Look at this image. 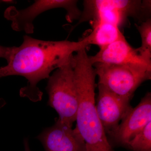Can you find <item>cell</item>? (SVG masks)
Returning a JSON list of instances; mask_svg holds the SVG:
<instances>
[{
  "label": "cell",
  "mask_w": 151,
  "mask_h": 151,
  "mask_svg": "<svg viewBox=\"0 0 151 151\" xmlns=\"http://www.w3.org/2000/svg\"><path fill=\"white\" fill-rule=\"evenodd\" d=\"M87 46L83 38L77 42L53 41L24 35L22 44L14 46L7 65L0 68V78L10 76L24 77L27 84L21 89V96L37 102L42 95L38 83L48 79L52 71L69 62L74 52Z\"/></svg>",
  "instance_id": "6da1fadb"
},
{
  "label": "cell",
  "mask_w": 151,
  "mask_h": 151,
  "mask_svg": "<svg viewBox=\"0 0 151 151\" xmlns=\"http://www.w3.org/2000/svg\"><path fill=\"white\" fill-rule=\"evenodd\" d=\"M78 97L76 127L87 151H114L96 111L95 78L93 64L86 48L80 50L71 59Z\"/></svg>",
  "instance_id": "7a4b0ae2"
},
{
  "label": "cell",
  "mask_w": 151,
  "mask_h": 151,
  "mask_svg": "<svg viewBox=\"0 0 151 151\" xmlns=\"http://www.w3.org/2000/svg\"><path fill=\"white\" fill-rule=\"evenodd\" d=\"M78 22L70 29L84 22L91 24L108 23L119 28L127 23L129 18L139 22L150 18L151 1L149 0H86Z\"/></svg>",
  "instance_id": "3957f363"
},
{
  "label": "cell",
  "mask_w": 151,
  "mask_h": 151,
  "mask_svg": "<svg viewBox=\"0 0 151 151\" xmlns=\"http://www.w3.org/2000/svg\"><path fill=\"white\" fill-rule=\"evenodd\" d=\"M71 58L49 77L46 90L47 105L56 111L60 122L72 127L76 121L78 103Z\"/></svg>",
  "instance_id": "277c9868"
},
{
  "label": "cell",
  "mask_w": 151,
  "mask_h": 151,
  "mask_svg": "<svg viewBox=\"0 0 151 151\" xmlns=\"http://www.w3.org/2000/svg\"><path fill=\"white\" fill-rule=\"evenodd\" d=\"M93 65L98 77L97 84L120 96L133 97L141 84L151 78V68L143 65L100 63Z\"/></svg>",
  "instance_id": "5b68a950"
},
{
  "label": "cell",
  "mask_w": 151,
  "mask_h": 151,
  "mask_svg": "<svg viewBox=\"0 0 151 151\" xmlns=\"http://www.w3.org/2000/svg\"><path fill=\"white\" fill-rule=\"evenodd\" d=\"M74 0H37L27 8L18 10L14 6L6 9L4 17L12 22V27L16 31H24L28 34L34 32V21L40 14L52 9L62 8L66 11V19L71 23L78 19L81 11Z\"/></svg>",
  "instance_id": "8992f818"
},
{
  "label": "cell",
  "mask_w": 151,
  "mask_h": 151,
  "mask_svg": "<svg viewBox=\"0 0 151 151\" xmlns=\"http://www.w3.org/2000/svg\"><path fill=\"white\" fill-rule=\"evenodd\" d=\"M96 111L106 134L113 133L132 109V97L120 96L105 86L97 84Z\"/></svg>",
  "instance_id": "52a82bcc"
},
{
  "label": "cell",
  "mask_w": 151,
  "mask_h": 151,
  "mask_svg": "<svg viewBox=\"0 0 151 151\" xmlns=\"http://www.w3.org/2000/svg\"><path fill=\"white\" fill-rule=\"evenodd\" d=\"M151 122V93L148 92L135 108H132L119 127L108 135L111 145L128 149L129 143Z\"/></svg>",
  "instance_id": "ba28073f"
},
{
  "label": "cell",
  "mask_w": 151,
  "mask_h": 151,
  "mask_svg": "<svg viewBox=\"0 0 151 151\" xmlns=\"http://www.w3.org/2000/svg\"><path fill=\"white\" fill-rule=\"evenodd\" d=\"M58 119L37 137L45 151H87L83 138L75 129Z\"/></svg>",
  "instance_id": "9c48e42d"
},
{
  "label": "cell",
  "mask_w": 151,
  "mask_h": 151,
  "mask_svg": "<svg viewBox=\"0 0 151 151\" xmlns=\"http://www.w3.org/2000/svg\"><path fill=\"white\" fill-rule=\"evenodd\" d=\"M89 59L92 64H134L151 68V60L142 56L138 48L132 47L125 38L100 48L95 55L89 56Z\"/></svg>",
  "instance_id": "30bf717a"
},
{
  "label": "cell",
  "mask_w": 151,
  "mask_h": 151,
  "mask_svg": "<svg viewBox=\"0 0 151 151\" xmlns=\"http://www.w3.org/2000/svg\"><path fill=\"white\" fill-rule=\"evenodd\" d=\"M91 25L92 31L83 38L87 46L93 45L101 48L125 38L120 28L115 25L103 22Z\"/></svg>",
  "instance_id": "8fae6325"
},
{
  "label": "cell",
  "mask_w": 151,
  "mask_h": 151,
  "mask_svg": "<svg viewBox=\"0 0 151 151\" xmlns=\"http://www.w3.org/2000/svg\"><path fill=\"white\" fill-rule=\"evenodd\" d=\"M135 26L140 35L142 45L138 50L143 57L151 60V19L135 24Z\"/></svg>",
  "instance_id": "7c38bea8"
},
{
  "label": "cell",
  "mask_w": 151,
  "mask_h": 151,
  "mask_svg": "<svg viewBox=\"0 0 151 151\" xmlns=\"http://www.w3.org/2000/svg\"><path fill=\"white\" fill-rule=\"evenodd\" d=\"M128 149L132 151H151V122L130 141Z\"/></svg>",
  "instance_id": "4fadbf2b"
},
{
  "label": "cell",
  "mask_w": 151,
  "mask_h": 151,
  "mask_svg": "<svg viewBox=\"0 0 151 151\" xmlns=\"http://www.w3.org/2000/svg\"><path fill=\"white\" fill-rule=\"evenodd\" d=\"M14 47H8L0 45V58H3L8 61L10 57Z\"/></svg>",
  "instance_id": "5bb4252c"
},
{
  "label": "cell",
  "mask_w": 151,
  "mask_h": 151,
  "mask_svg": "<svg viewBox=\"0 0 151 151\" xmlns=\"http://www.w3.org/2000/svg\"><path fill=\"white\" fill-rule=\"evenodd\" d=\"M24 150L25 151H31L30 149L29 143L28 139L25 138L24 141Z\"/></svg>",
  "instance_id": "9a60e30c"
},
{
  "label": "cell",
  "mask_w": 151,
  "mask_h": 151,
  "mask_svg": "<svg viewBox=\"0 0 151 151\" xmlns=\"http://www.w3.org/2000/svg\"><path fill=\"white\" fill-rule=\"evenodd\" d=\"M2 2H4V1H0V3H2Z\"/></svg>",
  "instance_id": "2e32d148"
}]
</instances>
